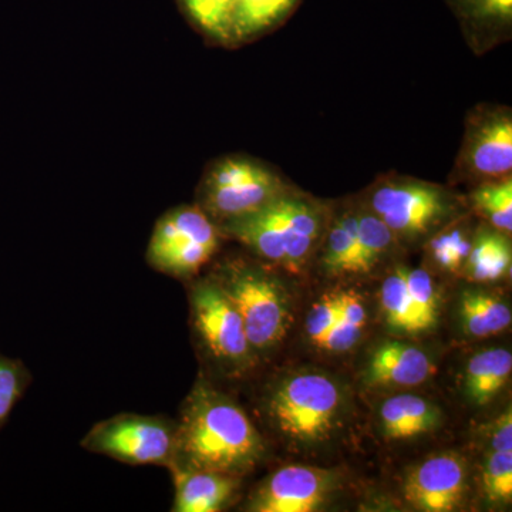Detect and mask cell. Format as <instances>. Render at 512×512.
<instances>
[{
  "instance_id": "22",
  "label": "cell",
  "mask_w": 512,
  "mask_h": 512,
  "mask_svg": "<svg viewBox=\"0 0 512 512\" xmlns=\"http://www.w3.org/2000/svg\"><path fill=\"white\" fill-rule=\"evenodd\" d=\"M359 237V274L369 272L392 247L393 232L376 214L356 217Z\"/></svg>"
},
{
  "instance_id": "3",
  "label": "cell",
  "mask_w": 512,
  "mask_h": 512,
  "mask_svg": "<svg viewBox=\"0 0 512 512\" xmlns=\"http://www.w3.org/2000/svg\"><path fill=\"white\" fill-rule=\"evenodd\" d=\"M214 281L237 308L252 349L264 352L284 339L288 299L271 275L244 262H232Z\"/></svg>"
},
{
  "instance_id": "14",
  "label": "cell",
  "mask_w": 512,
  "mask_h": 512,
  "mask_svg": "<svg viewBox=\"0 0 512 512\" xmlns=\"http://www.w3.org/2000/svg\"><path fill=\"white\" fill-rule=\"evenodd\" d=\"M379 419L387 440H412L439 429L441 412L430 400L414 394H399L384 400Z\"/></svg>"
},
{
  "instance_id": "1",
  "label": "cell",
  "mask_w": 512,
  "mask_h": 512,
  "mask_svg": "<svg viewBox=\"0 0 512 512\" xmlns=\"http://www.w3.org/2000/svg\"><path fill=\"white\" fill-rule=\"evenodd\" d=\"M264 454V440L247 413L207 383L195 384L177 424L173 467L239 477L256 467Z\"/></svg>"
},
{
  "instance_id": "5",
  "label": "cell",
  "mask_w": 512,
  "mask_h": 512,
  "mask_svg": "<svg viewBox=\"0 0 512 512\" xmlns=\"http://www.w3.org/2000/svg\"><path fill=\"white\" fill-rule=\"evenodd\" d=\"M218 229L198 207H178L158 220L147 249L148 264L165 275L190 278L218 248Z\"/></svg>"
},
{
  "instance_id": "8",
  "label": "cell",
  "mask_w": 512,
  "mask_h": 512,
  "mask_svg": "<svg viewBox=\"0 0 512 512\" xmlns=\"http://www.w3.org/2000/svg\"><path fill=\"white\" fill-rule=\"evenodd\" d=\"M372 210L393 234H426L447 214L446 195L440 188L421 183L383 185L373 194Z\"/></svg>"
},
{
  "instance_id": "18",
  "label": "cell",
  "mask_w": 512,
  "mask_h": 512,
  "mask_svg": "<svg viewBox=\"0 0 512 512\" xmlns=\"http://www.w3.org/2000/svg\"><path fill=\"white\" fill-rule=\"evenodd\" d=\"M511 245L503 235L484 231L471 244L464 268L470 281L495 282L510 274Z\"/></svg>"
},
{
  "instance_id": "28",
  "label": "cell",
  "mask_w": 512,
  "mask_h": 512,
  "mask_svg": "<svg viewBox=\"0 0 512 512\" xmlns=\"http://www.w3.org/2000/svg\"><path fill=\"white\" fill-rule=\"evenodd\" d=\"M471 244L473 242H470L461 229H454V231L441 234L431 241V254L441 268L456 272L466 264Z\"/></svg>"
},
{
  "instance_id": "7",
  "label": "cell",
  "mask_w": 512,
  "mask_h": 512,
  "mask_svg": "<svg viewBox=\"0 0 512 512\" xmlns=\"http://www.w3.org/2000/svg\"><path fill=\"white\" fill-rule=\"evenodd\" d=\"M191 313L194 328L214 359L237 369L251 362L255 350L241 316L214 279L192 288Z\"/></svg>"
},
{
  "instance_id": "20",
  "label": "cell",
  "mask_w": 512,
  "mask_h": 512,
  "mask_svg": "<svg viewBox=\"0 0 512 512\" xmlns=\"http://www.w3.org/2000/svg\"><path fill=\"white\" fill-rule=\"evenodd\" d=\"M323 262L329 274H359V237L355 215H343L333 224Z\"/></svg>"
},
{
  "instance_id": "24",
  "label": "cell",
  "mask_w": 512,
  "mask_h": 512,
  "mask_svg": "<svg viewBox=\"0 0 512 512\" xmlns=\"http://www.w3.org/2000/svg\"><path fill=\"white\" fill-rule=\"evenodd\" d=\"M192 20L218 40L232 39L235 0H183Z\"/></svg>"
},
{
  "instance_id": "13",
  "label": "cell",
  "mask_w": 512,
  "mask_h": 512,
  "mask_svg": "<svg viewBox=\"0 0 512 512\" xmlns=\"http://www.w3.org/2000/svg\"><path fill=\"white\" fill-rule=\"evenodd\" d=\"M268 210L284 234V265L291 271L301 268L319 237L320 218L311 204L295 198L282 197L269 202Z\"/></svg>"
},
{
  "instance_id": "16",
  "label": "cell",
  "mask_w": 512,
  "mask_h": 512,
  "mask_svg": "<svg viewBox=\"0 0 512 512\" xmlns=\"http://www.w3.org/2000/svg\"><path fill=\"white\" fill-rule=\"evenodd\" d=\"M512 355L507 349H490L468 360L464 389L471 403L487 406L510 382Z\"/></svg>"
},
{
  "instance_id": "23",
  "label": "cell",
  "mask_w": 512,
  "mask_h": 512,
  "mask_svg": "<svg viewBox=\"0 0 512 512\" xmlns=\"http://www.w3.org/2000/svg\"><path fill=\"white\" fill-rule=\"evenodd\" d=\"M477 210L505 234L512 231V180L510 175L497 183L485 184L473 194Z\"/></svg>"
},
{
  "instance_id": "12",
  "label": "cell",
  "mask_w": 512,
  "mask_h": 512,
  "mask_svg": "<svg viewBox=\"0 0 512 512\" xmlns=\"http://www.w3.org/2000/svg\"><path fill=\"white\" fill-rule=\"evenodd\" d=\"M175 512H217L237 493L239 477L217 471L173 467Z\"/></svg>"
},
{
  "instance_id": "19",
  "label": "cell",
  "mask_w": 512,
  "mask_h": 512,
  "mask_svg": "<svg viewBox=\"0 0 512 512\" xmlns=\"http://www.w3.org/2000/svg\"><path fill=\"white\" fill-rule=\"evenodd\" d=\"M380 308L387 326L407 335L423 333L419 316L406 282V268L400 266L384 279L380 288Z\"/></svg>"
},
{
  "instance_id": "2",
  "label": "cell",
  "mask_w": 512,
  "mask_h": 512,
  "mask_svg": "<svg viewBox=\"0 0 512 512\" xmlns=\"http://www.w3.org/2000/svg\"><path fill=\"white\" fill-rule=\"evenodd\" d=\"M269 414L289 440L301 444L325 441L342 409V392L330 377L301 373L282 380L269 397Z\"/></svg>"
},
{
  "instance_id": "29",
  "label": "cell",
  "mask_w": 512,
  "mask_h": 512,
  "mask_svg": "<svg viewBox=\"0 0 512 512\" xmlns=\"http://www.w3.org/2000/svg\"><path fill=\"white\" fill-rule=\"evenodd\" d=\"M340 312V293L323 296L312 306L306 319V333L316 348H322L323 340L335 326Z\"/></svg>"
},
{
  "instance_id": "15",
  "label": "cell",
  "mask_w": 512,
  "mask_h": 512,
  "mask_svg": "<svg viewBox=\"0 0 512 512\" xmlns=\"http://www.w3.org/2000/svg\"><path fill=\"white\" fill-rule=\"evenodd\" d=\"M468 164L483 177H507L512 168V121L493 117L474 133L468 148Z\"/></svg>"
},
{
  "instance_id": "9",
  "label": "cell",
  "mask_w": 512,
  "mask_h": 512,
  "mask_svg": "<svg viewBox=\"0 0 512 512\" xmlns=\"http://www.w3.org/2000/svg\"><path fill=\"white\" fill-rule=\"evenodd\" d=\"M336 487L333 471L289 466L275 471L249 500L254 512H313L328 501Z\"/></svg>"
},
{
  "instance_id": "11",
  "label": "cell",
  "mask_w": 512,
  "mask_h": 512,
  "mask_svg": "<svg viewBox=\"0 0 512 512\" xmlns=\"http://www.w3.org/2000/svg\"><path fill=\"white\" fill-rule=\"evenodd\" d=\"M436 373L429 355L413 345L386 342L373 350L365 369L369 387H416Z\"/></svg>"
},
{
  "instance_id": "17",
  "label": "cell",
  "mask_w": 512,
  "mask_h": 512,
  "mask_svg": "<svg viewBox=\"0 0 512 512\" xmlns=\"http://www.w3.org/2000/svg\"><path fill=\"white\" fill-rule=\"evenodd\" d=\"M463 328L474 338H488L510 328L512 315L504 299L485 292H464L460 298Z\"/></svg>"
},
{
  "instance_id": "30",
  "label": "cell",
  "mask_w": 512,
  "mask_h": 512,
  "mask_svg": "<svg viewBox=\"0 0 512 512\" xmlns=\"http://www.w3.org/2000/svg\"><path fill=\"white\" fill-rule=\"evenodd\" d=\"M491 447L494 451H503L508 453L512 451V413L511 407H508L500 419L495 421L490 434Z\"/></svg>"
},
{
  "instance_id": "27",
  "label": "cell",
  "mask_w": 512,
  "mask_h": 512,
  "mask_svg": "<svg viewBox=\"0 0 512 512\" xmlns=\"http://www.w3.org/2000/svg\"><path fill=\"white\" fill-rule=\"evenodd\" d=\"M28 383V370L22 363L0 353V427L8 419Z\"/></svg>"
},
{
  "instance_id": "6",
  "label": "cell",
  "mask_w": 512,
  "mask_h": 512,
  "mask_svg": "<svg viewBox=\"0 0 512 512\" xmlns=\"http://www.w3.org/2000/svg\"><path fill=\"white\" fill-rule=\"evenodd\" d=\"M279 177L245 158H227L211 168L204 184V207L217 220L228 221L264 208L282 197Z\"/></svg>"
},
{
  "instance_id": "26",
  "label": "cell",
  "mask_w": 512,
  "mask_h": 512,
  "mask_svg": "<svg viewBox=\"0 0 512 512\" xmlns=\"http://www.w3.org/2000/svg\"><path fill=\"white\" fill-rule=\"evenodd\" d=\"M483 490L488 501L508 504L512 498V451H491L483 470Z\"/></svg>"
},
{
  "instance_id": "10",
  "label": "cell",
  "mask_w": 512,
  "mask_h": 512,
  "mask_svg": "<svg viewBox=\"0 0 512 512\" xmlns=\"http://www.w3.org/2000/svg\"><path fill=\"white\" fill-rule=\"evenodd\" d=\"M466 488V460L454 453L436 454L407 474L403 498L414 510L450 512L463 503Z\"/></svg>"
},
{
  "instance_id": "4",
  "label": "cell",
  "mask_w": 512,
  "mask_h": 512,
  "mask_svg": "<svg viewBox=\"0 0 512 512\" xmlns=\"http://www.w3.org/2000/svg\"><path fill=\"white\" fill-rule=\"evenodd\" d=\"M82 446L133 466L171 468L177 453V426L161 417L119 414L93 426Z\"/></svg>"
},
{
  "instance_id": "25",
  "label": "cell",
  "mask_w": 512,
  "mask_h": 512,
  "mask_svg": "<svg viewBox=\"0 0 512 512\" xmlns=\"http://www.w3.org/2000/svg\"><path fill=\"white\" fill-rule=\"evenodd\" d=\"M406 282L410 296L419 316L423 333L436 328L440 318L439 292L433 278L424 269H407Z\"/></svg>"
},
{
  "instance_id": "31",
  "label": "cell",
  "mask_w": 512,
  "mask_h": 512,
  "mask_svg": "<svg viewBox=\"0 0 512 512\" xmlns=\"http://www.w3.org/2000/svg\"><path fill=\"white\" fill-rule=\"evenodd\" d=\"M480 12L488 18H511L512 0H478Z\"/></svg>"
},
{
  "instance_id": "21",
  "label": "cell",
  "mask_w": 512,
  "mask_h": 512,
  "mask_svg": "<svg viewBox=\"0 0 512 512\" xmlns=\"http://www.w3.org/2000/svg\"><path fill=\"white\" fill-rule=\"evenodd\" d=\"M295 0H235L232 36L247 39L278 22Z\"/></svg>"
}]
</instances>
